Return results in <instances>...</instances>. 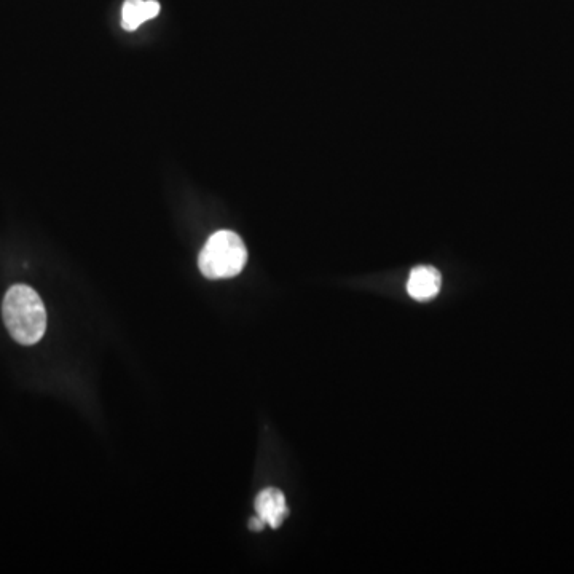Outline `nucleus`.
Wrapping results in <instances>:
<instances>
[{
	"instance_id": "obj_1",
	"label": "nucleus",
	"mask_w": 574,
	"mask_h": 574,
	"mask_svg": "<svg viewBox=\"0 0 574 574\" xmlns=\"http://www.w3.org/2000/svg\"><path fill=\"white\" fill-rule=\"evenodd\" d=\"M2 316L8 332L21 345H36L47 331V310L32 287H10L2 303Z\"/></svg>"
},
{
	"instance_id": "obj_2",
	"label": "nucleus",
	"mask_w": 574,
	"mask_h": 574,
	"mask_svg": "<svg viewBox=\"0 0 574 574\" xmlns=\"http://www.w3.org/2000/svg\"><path fill=\"white\" fill-rule=\"evenodd\" d=\"M248 262V249L243 240L230 230H221L209 236L201 249L198 265L209 280H227L243 272Z\"/></svg>"
},
{
	"instance_id": "obj_3",
	"label": "nucleus",
	"mask_w": 574,
	"mask_h": 574,
	"mask_svg": "<svg viewBox=\"0 0 574 574\" xmlns=\"http://www.w3.org/2000/svg\"><path fill=\"white\" fill-rule=\"evenodd\" d=\"M442 286L441 272L431 265H420L410 273L407 281V292L410 297L420 302L431 300L439 294Z\"/></svg>"
},
{
	"instance_id": "obj_4",
	"label": "nucleus",
	"mask_w": 574,
	"mask_h": 574,
	"mask_svg": "<svg viewBox=\"0 0 574 574\" xmlns=\"http://www.w3.org/2000/svg\"><path fill=\"white\" fill-rule=\"evenodd\" d=\"M257 516L272 528H280L289 516L286 498L278 488H267L256 498Z\"/></svg>"
},
{
	"instance_id": "obj_5",
	"label": "nucleus",
	"mask_w": 574,
	"mask_h": 574,
	"mask_svg": "<svg viewBox=\"0 0 574 574\" xmlns=\"http://www.w3.org/2000/svg\"><path fill=\"white\" fill-rule=\"evenodd\" d=\"M160 13L157 0H126L123 5L122 26L126 31H136L141 24Z\"/></svg>"
},
{
	"instance_id": "obj_6",
	"label": "nucleus",
	"mask_w": 574,
	"mask_h": 574,
	"mask_svg": "<svg viewBox=\"0 0 574 574\" xmlns=\"http://www.w3.org/2000/svg\"><path fill=\"white\" fill-rule=\"evenodd\" d=\"M265 525H267V523L260 519L259 516L252 517V519L249 520V528H251L252 531H262L264 530Z\"/></svg>"
}]
</instances>
